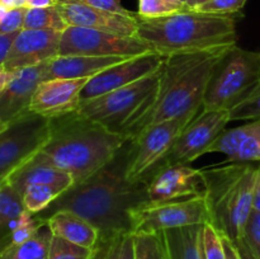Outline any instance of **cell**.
<instances>
[{"label":"cell","mask_w":260,"mask_h":259,"mask_svg":"<svg viewBox=\"0 0 260 259\" xmlns=\"http://www.w3.org/2000/svg\"><path fill=\"white\" fill-rule=\"evenodd\" d=\"M131 151L132 141L127 140L106 167L69 188L38 213V217L46 221L57 211H73L98 229L99 244H108L116 238L131 234L129 215L135 208L150 202L146 182H132L126 175Z\"/></svg>","instance_id":"obj_1"},{"label":"cell","mask_w":260,"mask_h":259,"mask_svg":"<svg viewBox=\"0 0 260 259\" xmlns=\"http://www.w3.org/2000/svg\"><path fill=\"white\" fill-rule=\"evenodd\" d=\"M229 48L231 47L177 53L165 57L159 89L151 107L128 132L127 139L134 140L150 124L200 113L203 109V96L208 81Z\"/></svg>","instance_id":"obj_2"},{"label":"cell","mask_w":260,"mask_h":259,"mask_svg":"<svg viewBox=\"0 0 260 259\" xmlns=\"http://www.w3.org/2000/svg\"><path fill=\"white\" fill-rule=\"evenodd\" d=\"M127 139L79 116L76 112L51 119V135L38 160L53 165L80 183L106 167Z\"/></svg>","instance_id":"obj_3"},{"label":"cell","mask_w":260,"mask_h":259,"mask_svg":"<svg viewBox=\"0 0 260 259\" xmlns=\"http://www.w3.org/2000/svg\"><path fill=\"white\" fill-rule=\"evenodd\" d=\"M238 15L210 14L192 9L152 19L137 15V37L162 57L233 47L238 42Z\"/></svg>","instance_id":"obj_4"},{"label":"cell","mask_w":260,"mask_h":259,"mask_svg":"<svg viewBox=\"0 0 260 259\" xmlns=\"http://www.w3.org/2000/svg\"><path fill=\"white\" fill-rule=\"evenodd\" d=\"M256 170L253 163H230L202 169L210 222L234 244L243 239L253 211Z\"/></svg>","instance_id":"obj_5"},{"label":"cell","mask_w":260,"mask_h":259,"mask_svg":"<svg viewBox=\"0 0 260 259\" xmlns=\"http://www.w3.org/2000/svg\"><path fill=\"white\" fill-rule=\"evenodd\" d=\"M160 75L161 69L123 88L81 102L75 112L127 139L128 132L151 107L159 89Z\"/></svg>","instance_id":"obj_6"},{"label":"cell","mask_w":260,"mask_h":259,"mask_svg":"<svg viewBox=\"0 0 260 259\" xmlns=\"http://www.w3.org/2000/svg\"><path fill=\"white\" fill-rule=\"evenodd\" d=\"M260 81V51L229 48L208 81L203 109H228L243 101Z\"/></svg>","instance_id":"obj_7"},{"label":"cell","mask_w":260,"mask_h":259,"mask_svg":"<svg viewBox=\"0 0 260 259\" xmlns=\"http://www.w3.org/2000/svg\"><path fill=\"white\" fill-rule=\"evenodd\" d=\"M51 135V119L28 111L0 134V185L41 151Z\"/></svg>","instance_id":"obj_8"},{"label":"cell","mask_w":260,"mask_h":259,"mask_svg":"<svg viewBox=\"0 0 260 259\" xmlns=\"http://www.w3.org/2000/svg\"><path fill=\"white\" fill-rule=\"evenodd\" d=\"M198 114H185L167 119L142 130L139 136L131 140L132 151L127 167V178L132 182L144 180L152 170L156 169L178 136Z\"/></svg>","instance_id":"obj_9"},{"label":"cell","mask_w":260,"mask_h":259,"mask_svg":"<svg viewBox=\"0 0 260 259\" xmlns=\"http://www.w3.org/2000/svg\"><path fill=\"white\" fill-rule=\"evenodd\" d=\"M131 234H156L170 229L210 222L205 196L168 202H147L135 208Z\"/></svg>","instance_id":"obj_10"},{"label":"cell","mask_w":260,"mask_h":259,"mask_svg":"<svg viewBox=\"0 0 260 259\" xmlns=\"http://www.w3.org/2000/svg\"><path fill=\"white\" fill-rule=\"evenodd\" d=\"M154 52L139 37H126L103 30L69 25L61 33L58 55H83L95 57L132 58Z\"/></svg>","instance_id":"obj_11"},{"label":"cell","mask_w":260,"mask_h":259,"mask_svg":"<svg viewBox=\"0 0 260 259\" xmlns=\"http://www.w3.org/2000/svg\"><path fill=\"white\" fill-rule=\"evenodd\" d=\"M229 122L231 119L228 109H202L178 136L157 168L193 163L201 155L208 152L213 142L225 131Z\"/></svg>","instance_id":"obj_12"},{"label":"cell","mask_w":260,"mask_h":259,"mask_svg":"<svg viewBox=\"0 0 260 259\" xmlns=\"http://www.w3.org/2000/svg\"><path fill=\"white\" fill-rule=\"evenodd\" d=\"M144 180L150 202H168L205 196L202 169H196L189 164L160 167Z\"/></svg>","instance_id":"obj_13"},{"label":"cell","mask_w":260,"mask_h":259,"mask_svg":"<svg viewBox=\"0 0 260 259\" xmlns=\"http://www.w3.org/2000/svg\"><path fill=\"white\" fill-rule=\"evenodd\" d=\"M165 57L156 52L127 58L90 78L80 93V101H89L129 85L161 69Z\"/></svg>","instance_id":"obj_14"},{"label":"cell","mask_w":260,"mask_h":259,"mask_svg":"<svg viewBox=\"0 0 260 259\" xmlns=\"http://www.w3.org/2000/svg\"><path fill=\"white\" fill-rule=\"evenodd\" d=\"M89 79L43 80L33 94L29 112L50 119L75 112L81 103V90Z\"/></svg>","instance_id":"obj_15"},{"label":"cell","mask_w":260,"mask_h":259,"mask_svg":"<svg viewBox=\"0 0 260 259\" xmlns=\"http://www.w3.org/2000/svg\"><path fill=\"white\" fill-rule=\"evenodd\" d=\"M61 33L45 29H22L12 46L4 69L17 71L58 56Z\"/></svg>","instance_id":"obj_16"},{"label":"cell","mask_w":260,"mask_h":259,"mask_svg":"<svg viewBox=\"0 0 260 259\" xmlns=\"http://www.w3.org/2000/svg\"><path fill=\"white\" fill-rule=\"evenodd\" d=\"M57 8L68 25L137 37V14L123 15L76 3H58Z\"/></svg>","instance_id":"obj_17"},{"label":"cell","mask_w":260,"mask_h":259,"mask_svg":"<svg viewBox=\"0 0 260 259\" xmlns=\"http://www.w3.org/2000/svg\"><path fill=\"white\" fill-rule=\"evenodd\" d=\"M47 61L40 65L20 69L5 90L0 94V119L7 123L29 111L36 89L45 80Z\"/></svg>","instance_id":"obj_18"},{"label":"cell","mask_w":260,"mask_h":259,"mask_svg":"<svg viewBox=\"0 0 260 259\" xmlns=\"http://www.w3.org/2000/svg\"><path fill=\"white\" fill-rule=\"evenodd\" d=\"M127 58L95 56H56L47 61L45 80L50 79H88Z\"/></svg>","instance_id":"obj_19"},{"label":"cell","mask_w":260,"mask_h":259,"mask_svg":"<svg viewBox=\"0 0 260 259\" xmlns=\"http://www.w3.org/2000/svg\"><path fill=\"white\" fill-rule=\"evenodd\" d=\"M5 183L12 185L20 196L25 188L33 184L52 185L63 193L75 184L70 174L57 169L53 165L41 161L36 156L13 173Z\"/></svg>","instance_id":"obj_20"},{"label":"cell","mask_w":260,"mask_h":259,"mask_svg":"<svg viewBox=\"0 0 260 259\" xmlns=\"http://www.w3.org/2000/svg\"><path fill=\"white\" fill-rule=\"evenodd\" d=\"M46 222L50 226L53 236H58L69 243L84 248H98L101 239L98 229L73 211H57L52 213Z\"/></svg>","instance_id":"obj_21"},{"label":"cell","mask_w":260,"mask_h":259,"mask_svg":"<svg viewBox=\"0 0 260 259\" xmlns=\"http://www.w3.org/2000/svg\"><path fill=\"white\" fill-rule=\"evenodd\" d=\"M203 225L184 226L161 231L168 259H203Z\"/></svg>","instance_id":"obj_22"},{"label":"cell","mask_w":260,"mask_h":259,"mask_svg":"<svg viewBox=\"0 0 260 259\" xmlns=\"http://www.w3.org/2000/svg\"><path fill=\"white\" fill-rule=\"evenodd\" d=\"M24 211L22 196L10 184L0 185V253L8 248V238Z\"/></svg>","instance_id":"obj_23"},{"label":"cell","mask_w":260,"mask_h":259,"mask_svg":"<svg viewBox=\"0 0 260 259\" xmlns=\"http://www.w3.org/2000/svg\"><path fill=\"white\" fill-rule=\"evenodd\" d=\"M52 236L50 226L43 222L27 241L3 250L0 259H48Z\"/></svg>","instance_id":"obj_24"},{"label":"cell","mask_w":260,"mask_h":259,"mask_svg":"<svg viewBox=\"0 0 260 259\" xmlns=\"http://www.w3.org/2000/svg\"><path fill=\"white\" fill-rule=\"evenodd\" d=\"M111 243L99 244L98 248L89 249L52 236L48 259H102Z\"/></svg>","instance_id":"obj_25"},{"label":"cell","mask_w":260,"mask_h":259,"mask_svg":"<svg viewBox=\"0 0 260 259\" xmlns=\"http://www.w3.org/2000/svg\"><path fill=\"white\" fill-rule=\"evenodd\" d=\"M69 25L57 5L50 8H27L23 29H45L63 32Z\"/></svg>","instance_id":"obj_26"},{"label":"cell","mask_w":260,"mask_h":259,"mask_svg":"<svg viewBox=\"0 0 260 259\" xmlns=\"http://www.w3.org/2000/svg\"><path fill=\"white\" fill-rule=\"evenodd\" d=\"M62 190L52 185L33 184L25 188L22 193V202L24 210L32 215H38L45 211L52 202H55Z\"/></svg>","instance_id":"obj_27"},{"label":"cell","mask_w":260,"mask_h":259,"mask_svg":"<svg viewBox=\"0 0 260 259\" xmlns=\"http://www.w3.org/2000/svg\"><path fill=\"white\" fill-rule=\"evenodd\" d=\"M135 259H168L161 234H132Z\"/></svg>","instance_id":"obj_28"},{"label":"cell","mask_w":260,"mask_h":259,"mask_svg":"<svg viewBox=\"0 0 260 259\" xmlns=\"http://www.w3.org/2000/svg\"><path fill=\"white\" fill-rule=\"evenodd\" d=\"M187 9V5L179 0H139L137 15L145 19H152L167 17Z\"/></svg>","instance_id":"obj_29"},{"label":"cell","mask_w":260,"mask_h":259,"mask_svg":"<svg viewBox=\"0 0 260 259\" xmlns=\"http://www.w3.org/2000/svg\"><path fill=\"white\" fill-rule=\"evenodd\" d=\"M229 112L231 121L260 119V81L243 101L239 102Z\"/></svg>","instance_id":"obj_30"},{"label":"cell","mask_w":260,"mask_h":259,"mask_svg":"<svg viewBox=\"0 0 260 259\" xmlns=\"http://www.w3.org/2000/svg\"><path fill=\"white\" fill-rule=\"evenodd\" d=\"M254 127L250 136L241 144L238 151L226 159L225 164L230 163H260V119L253 121Z\"/></svg>","instance_id":"obj_31"},{"label":"cell","mask_w":260,"mask_h":259,"mask_svg":"<svg viewBox=\"0 0 260 259\" xmlns=\"http://www.w3.org/2000/svg\"><path fill=\"white\" fill-rule=\"evenodd\" d=\"M202 254L203 259H228L222 235L211 222L203 225Z\"/></svg>","instance_id":"obj_32"},{"label":"cell","mask_w":260,"mask_h":259,"mask_svg":"<svg viewBox=\"0 0 260 259\" xmlns=\"http://www.w3.org/2000/svg\"><path fill=\"white\" fill-rule=\"evenodd\" d=\"M246 2L248 0H210L194 10L210 14L236 15L245 7Z\"/></svg>","instance_id":"obj_33"},{"label":"cell","mask_w":260,"mask_h":259,"mask_svg":"<svg viewBox=\"0 0 260 259\" xmlns=\"http://www.w3.org/2000/svg\"><path fill=\"white\" fill-rule=\"evenodd\" d=\"M243 240L255 258L260 259V212L254 208L246 222Z\"/></svg>","instance_id":"obj_34"},{"label":"cell","mask_w":260,"mask_h":259,"mask_svg":"<svg viewBox=\"0 0 260 259\" xmlns=\"http://www.w3.org/2000/svg\"><path fill=\"white\" fill-rule=\"evenodd\" d=\"M27 8H15V9L8 10L7 14L0 20V35H8V33H15L23 29L24 24V17Z\"/></svg>","instance_id":"obj_35"},{"label":"cell","mask_w":260,"mask_h":259,"mask_svg":"<svg viewBox=\"0 0 260 259\" xmlns=\"http://www.w3.org/2000/svg\"><path fill=\"white\" fill-rule=\"evenodd\" d=\"M58 3H76V4H84L88 5V7L98 8V9L108 10V12L118 13V14L123 15L136 14V13L126 9L119 0H58Z\"/></svg>","instance_id":"obj_36"},{"label":"cell","mask_w":260,"mask_h":259,"mask_svg":"<svg viewBox=\"0 0 260 259\" xmlns=\"http://www.w3.org/2000/svg\"><path fill=\"white\" fill-rule=\"evenodd\" d=\"M20 32V30H19ZM8 33V35H0V68H4V63L9 56L14 40L17 38L18 33Z\"/></svg>","instance_id":"obj_37"},{"label":"cell","mask_w":260,"mask_h":259,"mask_svg":"<svg viewBox=\"0 0 260 259\" xmlns=\"http://www.w3.org/2000/svg\"><path fill=\"white\" fill-rule=\"evenodd\" d=\"M118 259H135V241L132 234H126L122 238Z\"/></svg>","instance_id":"obj_38"},{"label":"cell","mask_w":260,"mask_h":259,"mask_svg":"<svg viewBox=\"0 0 260 259\" xmlns=\"http://www.w3.org/2000/svg\"><path fill=\"white\" fill-rule=\"evenodd\" d=\"M123 236H119V238H116L111 243V245L107 249L106 254L103 255L102 259H118L119 255V248H121V241Z\"/></svg>","instance_id":"obj_39"},{"label":"cell","mask_w":260,"mask_h":259,"mask_svg":"<svg viewBox=\"0 0 260 259\" xmlns=\"http://www.w3.org/2000/svg\"><path fill=\"white\" fill-rule=\"evenodd\" d=\"M221 235H222V234H221ZM222 241H223V246H225L226 258L228 259H241L238 248H236V245L230 240V239L226 238L225 235H222Z\"/></svg>","instance_id":"obj_40"},{"label":"cell","mask_w":260,"mask_h":259,"mask_svg":"<svg viewBox=\"0 0 260 259\" xmlns=\"http://www.w3.org/2000/svg\"><path fill=\"white\" fill-rule=\"evenodd\" d=\"M15 75V71L7 70L4 68H0V94L5 90L8 85H9L10 81L13 80Z\"/></svg>","instance_id":"obj_41"},{"label":"cell","mask_w":260,"mask_h":259,"mask_svg":"<svg viewBox=\"0 0 260 259\" xmlns=\"http://www.w3.org/2000/svg\"><path fill=\"white\" fill-rule=\"evenodd\" d=\"M253 208L260 212V163L256 170L255 184H254V198H253Z\"/></svg>","instance_id":"obj_42"},{"label":"cell","mask_w":260,"mask_h":259,"mask_svg":"<svg viewBox=\"0 0 260 259\" xmlns=\"http://www.w3.org/2000/svg\"><path fill=\"white\" fill-rule=\"evenodd\" d=\"M235 245H236V248H238L241 259H256L255 255L251 253V250L248 248V245H246L245 241H244L243 239H241L239 243H236Z\"/></svg>","instance_id":"obj_43"},{"label":"cell","mask_w":260,"mask_h":259,"mask_svg":"<svg viewBox=\"0 0 260 259\" xmlns=\"http://www.w3.org/2000/svg\"><path fill=\"white\" fill-rule=\"evenodd\" d=\"M58 0H29L27 3V8H50L56 7Z\"/></svg>","instance_id":"obj_44"},{"label":"cell","mask_w":260,"mask_h":259,"mask_svg":"<svg viewBox=\"0 0 260 259\" xmlns=\"http://www.w3.org/2000/svg\"><path fill=\"white\" fill-rule=\"evenodd\" d=\"M0 5L5 9H15V8H27V0H0Z\"/></svg>","instance_id":"obj_45"},{"label":"cell","mask_w":260,"mask_h":259,"mask_svg":"<svg viewBox=\"0 0 260 259\" xmlns=\"http://www.w3.org/2000/svg\"><path fill=\"white\" fill-rule=\"evenodd\" d=\"M207 2H210V0H187V8L188 9H197V8H200L201 5L206 4Z\"/></svg>","instance_id":"obj_46"},{"label":"cell","mask_w":260,"mask_h":259,"mask_svg":"<svg viewBox=\"0 0 260 259\" xmlns=\"http://www.w3.org/2000/svg\"><path fill=\"white\" fill-rule=\"evenodd\" d=\"M8 124H9V123H7V122H4V121H2V119H0V134H2V132L4 131L5 128H7Z\"/></svg>","instance_id":"obj_47"},{"label":"cell","mask_w":260,"mask_h":259,"mask_svg":"<svg viewBox=\"0 0 260 259\" xmlns=\"http://www.w3.org/2000/svg\"><path fill=\"white\" fill-rule=\"evenodd\" d=\"M7 12H8V9H5L4 7H2V5H0V20L4 18V15L7 14Z\"/></svg>","instance_id":"obj_48"},{"label":"cell","mask_w":260,"mask_h":259,"mask_svg":"<svg viewBox=\"0 0 260 259\" xmlns=\"http://www.w3.org/2000/svg\"><path fill=\"white\" fill-rule=\"evenodd\" d=\"M179 2H182V3H184L185 5H187V0H179Z\"/></svg>","instance_id":"obj_49"},{"label":"cell","mask_w":260,"mask_h":259,"mask_svg":"<svg viewBox=\"0 0 260 259\" xmlns=\"http://www.w3.org/2000/svg\"><path fill=\"white\" fill-rule=\"evenodd\" d=\"M28 2H29V0H27V3H28Z\"/></svg>","instance_id":"obj_50"}]
</instances>
